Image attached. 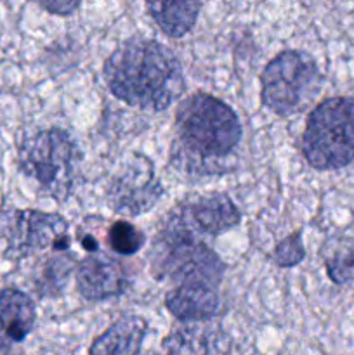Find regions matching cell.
I'll return each mask as SVG.
<instances>
[{
  "mask_svg": "<svg viewBox=\"0 0 354 355\" xmlns=\"http://www.w3.org/2000/svg\"><path fill=\"white\" fill-rule=\"evenodd\" d=\"M0 355H14V354L10 352V350H7V352H0Z\"/></svg>",
  "mask_w": 354,
  "mask_h": 355,
  "instance_id": "21",
  "label": "cell"
},
{
  "mask_svg": "<svg viewBox=\"0 0 354 355\" xmlns=\"http://www.w3.org/2000/svg\"><path fill=\"white\" fill-rule=\"evenodd\" d=\"M82 151L62 128H45L31 134L19 146L21 172L42 191L65 200L80 175Z\"/></svg>",
  "mask_w": 354,
  "mask_h": 355,
  "instance_id": "3",
  "label": "cell"
},
{
  "mask_svg": "<svg viewBox=\"0 0 354 355\" xmlns=\"http://www.w3.org/2000/svg\"><path fill=\"white\" fill-rule=\"evenodd\" d=\"M203 329L184 328L174 331L165 340L167 355H205L207 354V340Z\"/></svg>",
  "mask_w": 354,
  "mask_h": 355,
  "instance_id": "18",
  "label": "cell"
},
{
  "mask_svg": "<svg viewBox=\"0 0 354 355\" xmlns=\"http://www.w3.org/2000/svg\"><path fill=\"white\" fill-rule=\"evenodd\" d=\"M326 272L337 284H346L354 279V239L333 238L323 246Z\"/></svg>",
  "mask_w": 354,
  "mask_h": 355,
  "instance_id": "16",
  "label": "cell"
},
{
  "mask_svg": "<svg viewBox=\"0 0 354 355\" xmlns=\"http://www.w3.org/2000/svg\"><path fill=\"white\" fill-rule=\"evenodd\" d=\"M163 187L156 179L151 159L130 155L124 159L108 186V203L115 214L135 217L146 214L160 201Z\"/></svg>",
  "mask_w": 354,
  "mask_h": 355,
  "instance_id": "8",
  "label": "cell"
},
{
  "mask_svg": "<svg viewBox=\"0 0 354 355\" xmlns=\"http://www.w3.org/2000/svg\"><path fill=\"white\" fill-rule=\"evenodd\" d=\"M260 99L281 116L304 111L321 90L318 64L302 51H285L264 68L260 75Z\"/></svg>",
  "mask_w": 354,
  "mask_h": 355,
  "instance_id": "5",
  "label": "cell"
},
{
  "mask_svg": "<svg viewBox=\"0 0 354 355\" xmlns=\"http://www.w3.org/2000/svg\"><path fill=\"white\" fill-rule=\"evenodd\" d=\"M108 246L111 248V252L118 253V255H135L139 250L144 246L146 236L141 229H137L135 225L128 224V222H115L110 227L108 232Z\"/></svg>",
  "mask_w": 354,
  "mask_h": 355,
  "instance_id": "17",
  "label": "cell"
},
{
  "mask_svg": "<svg viewBox=\"0 0 354 355\" xmlns=\"http://www.w3.org/2000/svg\"><path fill=\"white\" fill-rule=\"evenodd\" d=\"M146 9L167 37L179 38L194 26L201 2H149Z\"/></svg>",
  "mask_w": 354,
  "mask_h": 355,
  "instance_id": "14",
  "label": "cell"
},
{
  "mask_svg": "<svg viewBox=\"0 0 354 355\" xmlns=\"http://www.w3.org/2000/svg\"><path fill=\"white\" fill-rule=\"evenodd\" d=\"M40 7H44L45 10L52 14H71L73 10L78 9L80 2H75V0H66V2H59V0H54V2H40Z\"/></svg>",
  "mask_w": 354,
  "mask_h": 355,
  "instance_id": "20",
  "label": "cell"
},
{
  "mask_svg": "<svg viewBox=\"0 0 354 355\" xmlns=\"http://www.w3.org/2000/svg\"><path fill=\"white\" fill-rule=\"evenodd\" d=\"M242 134V123L228 104L198 92L177 107L170 156L174 165L189 175H217L231 168Z\"/></svg>",
  "mask_w": 354,
  "mask_h": 355,
  "instance_id": "1",
  "label": "cell"
},
{
  "mask_svg": "<svg viewBox=\"0 0 354 355\" xmlns=\"http://www.w3.org/2000/svg\"><path fill=\"white\" fill-rule=\"evenodd\" d=\"M35 319V304L26 293L0 290V352L23 342L33 329Z\"/></svg>",
  "mask_w": 354,
  "mask_h": 355,
  "instance_id": "11",
  "label": "cell"
},
{
  "mask_svg": "<svg viewBox=\"0 0 354 355\" xmlns=\"http://www.w3.org/2000/svg\"><path fill=\"white\" fill-rule=\"evenodd\" d=\"M104 80L115 97L155 113L172 106L184 92L177 55L165 45L144 38L125 42L106 59Z\"/></svg>",
  "mask_w": 354,
  "mask_h": 355,
  "instance_id": "2",
  "label": "cell"
},
{
  "mask_svg": "<svg viewBox=\"0 0 354 355\" xmlns=\"http://www.w3.org/2000/svg\"><path fill=\"white\" fill-rule=\"evenodd\" d=\"M0 238L6 241L3 255L9 260H23L47 250L68 252L71 245L68 220L38 210H9L0 215Z\"/></svg>",
  "mask_w": 354,
  "mask_h": 355,
  "instance_id": "7",
  "label": "cell"
},
{
  "mask_svg": "<svg viewBox=\"0 0 354 355\" xmlns=\"http://www.w3.org/2000/svg\"><path fill=\"white\" fill-rule=\"evenodd\" d=\"M148 324L142 318H124L113 322L90 345L89 355H137L141 350Z\"/></svg>",
  "mask_w": 354,
  "mask_h": 355,
  "instance_id": "13",
  "label": "cell"
},
{
  "mask_svg": "<svg viewBox=\"0 0 354 355\" xmlns=\"http://www.w3.org/2000/svg\"><path fill=\"white\" fill-rule=\"evenodd\" d=\"M128 286V277L118 260L103 253L85 257L76 269V288L89 302L118 297Z\"/></svg>",
  "mask_w": 354,
  "mask_h": 355,
  "instance_id": "10",
  "label": "cell"
},
{
  "mask_svg": "<svg viewBox=\"0 0 354 355\" xmlns=\"http://www.w3.org/2000/svg\"><path fill=\"white\" fill-rule=\"evenodd\" d=\"M274 262L280 267H294L305 257L301 232H294L274 248Z\"/></svg>",
  "mask_w": 354,
  "mask_h": 355,
  "instance_id": "19",
  "label": "cell"
},
{
  "mask_svg": "<svg viewBox=\"0 0 354 355\" xmlns=\"http://www.w3.org/2000/svg\"><path fill=\"white\" fill-rule=\"evenodd\" d=\"M75 269V259L69 255H54L42 260L35 270V288L42 297H56L65 290Z\"/></svg>",
  "mask_w": 354,
  "mask_h": 355,
  "instance_id": "15",
  "label": "cell"
},
{
  "mask_svg": "<svg viewBox=\"0 0 354 355\" xmlns=\"http://www.w3.org/2000/svg\"><path fill=\"white\" fill-rule=\"evenodd\" d=\"M153 269L158 279L170 283H201L217 288L224 266L214 250L208 248L198 236L167 224L155 245Z\"/></svg>",
  "mask_w": 354,
  "mask_h": 355,
  "instance_id": "6",
  "label": "cell"
},
{
  "mask_svg": "<svg viewBox=\"0 0 354 355\" xmlns=\"http://www.w3.org/2000/svg\"><path fill=\"white\" fill-rule=\"evenodd\" d=\"M302 153L316 170H337L354 159V97L319 103L305 121Z\"/></svg>",
  "mask_w": 354,
  "mask_h": 355,
  "instance_id": "4",
  "label": "cell"
},
{
  "mask_svg": "<svg viewBox=\"0 0 354 355\" xmlns=\"http://www.w3.org/2000/svg\"><path fill=\"white\" fill-rule=\"evenodd\" d=\"M165 305L179 321H208L219 311V295L215 288L208 284H179L165 295Z\"/></svg>",
  "mask_w": 354,
  "mask_h": 355,
  "instance_id": "12",
  "label": "cell"
},
{
  "mask_svg": "<svg viewBox=\"0 0 354 355\" xmlns=\"http://www.w3.org/2000/svg\"><path fill=\"white\" fill-rule=\"evenodd\" d=\"M238 208L222 193L198 194L186 198L179 207H176L169 225L189 234L196 232L205 236H219L239 224Z\"/></svg>",
  "mask_w": 354,
  "mask_h": 355,
  "instance_id": "9",
  "label": "cell"
}]
</instances>
